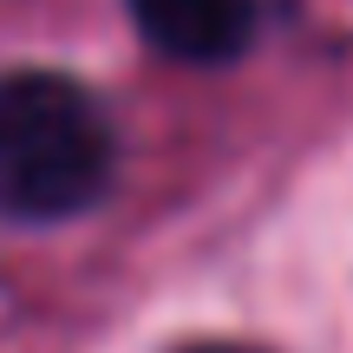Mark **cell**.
Masks as SVG:
<instances>
[{
    "mask_svg": "<svg viewBox=\"0 0 353 353\" xmlns=\"http://www.w3.org/2000/svg\"><path fill=\"white\" fill-rule=\"evenodd\" d=\"M118 170L105 105L65 72H0V216L65 223L92 210Z\"/></svg>",
    "mask_w": 353,
    "mask_h": 353,
    "instance_id": "6da1fadb",
    "label": "cell"
},
{
    "mask_svg": "<svg viewBox=\"0 0 353 353\" xmlns=\"http://www.w3.org/2000/svg\"><path fill=\"white\" fill-rule=\"evenodd\" d=\"M125 7L144 26L151 46H164L170 59H190V65L236 59L249 26H255L249 0H125Z\"/></svg>",
    "mask_w": 353,
    "mask_h": 353,
    "instance_id": "7a4b0ae2",
    "label": "cell"
},
{
    "mask_svg": "<svg viewBox=\"0 0 353 353\" xmlns=\"http://www.w3.org/2000/svg\"><path fill=\"white\" fill-rule=\"evenodd\" d=\"M183 353H262V347H229V341H203V347H183Z\"/></svg>",
    "mask_w": 353,
    "mask_h": 353,
    "instance_id": "3957f363",
    "label": "cell"
}]
</instances>
